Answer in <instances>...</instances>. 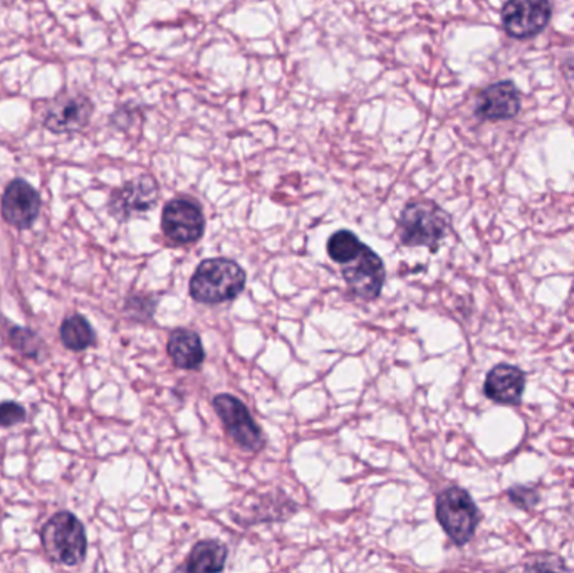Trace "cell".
I'll return each mask as SVG.
<instances>
[{"label":"cell","instance_id":"cell-19","mask_svg":"<svg viewBox=\"0 0 574 573\" xmlns=\"http://www.w3.org/2000/svg\"><path fill=\"white\" fill-rule=\"evenodd\" d=\"M507 496H509L512 505L522 509L534 508L539 503L538 489L528 488V486H516V488H510L509 492H507Z\"/></svg>","mask_w":574,"mask_h":573},{"label":"cell","instance_id":"cell-12","mask_svg":"<svg viewBox=\"0 0 574 573\" xmlns=\"http://www.w3.org/2000/svg\"><path fill=\"white\" fill-rule=\"evenodd\" d=\"M521 111V93L512 81H499L487 86L478 95L475 117L481 122H504L518 117Z\"/></svg>","mask_w":574,"mask_h":573},{"label":"cell","instance_id":"cell-7","mask_svg":"<svg viewBox=\"0 0 574 573\" xmlns=\"http://www.w3.org/2000/svg\"><path fill=\"white\" fill-rule=\"evenodd\" d=\"M158 199L159 186L156 178L148 174L140 175L111 192L108 210L118 221H130L150 212Z\"/></svg>","mask_w":574,"mask_h":573},{"label":"cell","instance_id":"cell-1","mask_svg":"<svg viewBox=\"0 0 574 573\" xmlns=\"http://www.w3.org/2000/svg\"><path fill=\"white\" fill-rule=\"evenodd\" d=\"M451 231V216L433 200H413L401 210L398 235L405 246L429 247L435 253Z\"/></svg>","mask_w":574,"mask_h":573},{"label":"cell","instance_id":"cell-16","mask_svg":"<svg viewBox=\"0 0 574 573\" xmlns=\"http://www.w3.org/2000/svg\"><path fill=\"white\" fill-rule=\"evenodd\" d=\"M60 342L71 352H82L96 342L95 330L86 318L79 315L66 318L60 323Z\"/></svg>","mask_w":574,"mask_h":573},{"label":"cell","instance_id":"cell-5","mask_svg":"<svg viewBox=\"0 0 574 573\" xmlns=\"http://www.w3.org/2000/svg\"><path fill=\"white\" fill-rule=\"evenodd\" d=\"M213 409L239 448L251 452L263 451L266 439L241 399L231 394H219L213 399Z\"/></svg>","mask_w":574,"mask_h":573},{"label":"cell","instance_id":"cell-20","mask_svg":"<svg viewBox=\"0 0 574 573\" xmlns=\"http://www.w3.org/2000/svg\"><path fill=\"white\" fill-rule=\"evenodd\" d=\"M25 420V409L18 403L0 404V428H12Z\"/></svg>","mask_w":574,"mask_h":573},{"label":"cell","instance_id":"cell-10","mask_svg":"<svg viewBox=\"0 0 574 573\" xmlns=\"http://www.w3.org/2000/svg\"><path fill=\"white\" fill-rule=\"evenodd\" d=\"M343 278L347 288L353 295L365 301L378 298L382 293L383 283H385V264L382 257L372 250V247L363 246L362 253L343 264Z\"/></svg>","mask_w":574,"mask_h":573},{"label":"cell","instance_id":"cell-9","mask_svg":"<svg viewBox=\"0 0 574 573\" xmlns=\"http://www.w3.org/2000/svg\"><path fill=\"white\" fill-rule=\"evenodd\" d=\"M550 0H509L503 9L504 31L515 40H529L550 24Z\"/></svg>","mask_w":574,"mask_h":573},{"label":"cell","instance_id":"cell-6","mask_svg":"<svg viewBox=\"0 0 574 573\" xmlns=\"http://www.w3.org/2000/svg\"><path fill=\"white\" fill-rule=\"evenodd\" d=\"M162 231L174 244L197 243L206 232L202 207L188 197H175L162 212Z\"/></svg>","mask_w":574,"mask_h":573},{"label":"cell","instance_id":"cell-18","mask_svg":"<svg viewBox=\"0 0 574 573\" xmlns=\"http://www.w3.org/2000/svg\"><path fill=\"white\" fill-rule=\"evenodd\" d=\"M9 339H11L12 346L19 350L22 355L37 356V353H40L41 339L29 328H12Z\"/></svg>","mask_w":574,"mask_h":573},{"label":"cell","instance_id":"cell-14","mask_svg":"<svg viewBox=\"0 0 574 573\" xmlns=\"http://www.w3.org/2000/svg\"><path fill=\"white\" fill-rule=\"evenodd\" d=\"M167 352L175 367L181 371H197L206 362V350L199 333L188 328L172 331Z\"/></svg>","mask_w":574,"mask_h":573},{"label":"cell","instance_id":"cell-4","mask_svg":"<svg viewBox=\"0 0 574 573\" xmlns=\"http://www.w3.org/2000/svg\"><path fill=\"white\" fill-rule=\"evenodd\" d=\"M437 520L455 546H467L477 530L481 513L464 488L452 486L437 496Z\"/></svg>","mask_w":574,"mask_h":573},{"label":"cell","instance_id":"cell-3","mask_svg":"<svg viewBox=\"0 0 574 573\" xmlns=\"http://www.w3.org/2000/svg\"><path fill=\"white\" fill-rule=\"evenodd\" d=\"M44 552L53 562L76 566L88 552L85 527L73 513L59 511L47 520L41 530Z\"/></svg>","mask_w":574,"mask_h":573},{"label":"cell","instance_id":"cell-13","mask_svg":"<svg viewBox=\"0 0 574 573\" xmlns=\"http://www.w3.org/2000/svg\"><path fill=\"white\" fill-rule=\"evenodd\" d=\"M526 390V374L516 365L499 364L487 374L484 394L500 406H518Z\"/></svg>","mask_w":574,"mask_h":573},{"label":"cell","instance_id":"cell-2","mask_svg":"<svg viewBox=\"0 0 574 573\" xmlns=\"http://www.w3.org/2000/svg\"><path fill=\"white\" fill-rule=\"evenodd\" d=\"M245 279V271L235 261L228 257L206 260L191 276L190 296L197 304H225L244 291Z\"/></svg>","mask_w":574,"mask_h":573},{"label":"cell","instance_id":"cell-17","mask_svg":"<svg viewBox=\"0 0 574 573\" xmlns=\"http://www.w3.org/2000/svg\"><path fill=\"white\" fill-rule=\"evenodd\" d=\"M363 246H365V244L360 241L355 232L341 229V231L334 232V234H331V238L328 239V256H330L334 263L343 266V264L355 260V257L362 253Z\"/></svg>","mask_w":574,"mask_h":573},{"label":"cell","instance_id":"cell-11","mask_svg":"<svg viewBox=\"0 0 574 573\" xmlns=\"http://www.w3.org/2000/svg\"><path fill=\"white\" fill-rule=\"evenodd\" d=\"M0 212L12 228L21 231L32 228L41 214L40 192L22 178H15L5 187L0 202Z\"/></svg>","mask_w":574,"mask_h":573},{"label":"cell","instance_id":"cell-15","mask_svg":"<svg viewBox=\"0 0 574 573\" xmlns=\"http://www.w3.org/2000/svg\"><path fill=\"white\" fill-rule=\"evenodd\" d=\"M225 560H228V549L223 543L217 540H203L191 549L180 570L194 573L222 572L225 569Z\"/></svg>","mask_w":574,"mask_h":573},{"label":"cell","instance_id":"cell-8","mask_svg":"<svg viewBox=\"0 0 574 573\" xmlns=\"http://www.w3.org/2000/svg\"><path fill=\"white\" fill-rule=\"evenodd\" d=\"M95 104L82 93H63L51 101L44 113V126L54 135L82 132L91 122Z\"/></svg>","mask_w":574,"mask_h":573}]
</instances>
